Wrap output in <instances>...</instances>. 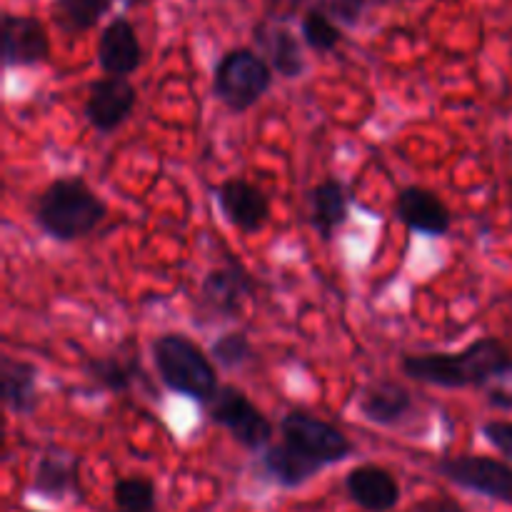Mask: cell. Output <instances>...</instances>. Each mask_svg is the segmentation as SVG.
Segmentation results:
<instances>
[{"label":"cell","mask_w":512,"mask_h":512,"mask_svg":"<svg viewBox=\"0 0 512 512\" xmlns=\"http://www.w3.org/2000/svg\"><path fill=\"white\" fill-rule=\"evenodd\" d=\"M370 0H318V8H323L335 23L345 28H355L363 20Z\"/></svg>","instance_id":"cell-26"},{"label":"cell","mask_w":512,"mask_h":512,"mask_svg":"<svg viewBox=\"0 0 512 512\" xmlns=\"http://www.w3.org/2000/svg\"><path fill=\"white\" fill-rule=\"evenodd\" d=\"M113 503L115 512H158L153 480L140 475L120 478L113 488Z\"/></svg>","instance_id":"cell-25"},{"label":"cell","mask_w":512,"mask_h":512,"mask_svg":"<svg viewBox=\"0 0 512 512\" xmlns=\"http://www.w3.org/2000/svg\"><path fill=\"white\" fill-rule=\"evenodd\" d=\"M50 35L35 15H3V65L5 68H33L48 63Z\"/></svg>","instance_id":"cell-10"},{"label":"cell","mask_w":512,"mask_h":512,"mask_svg":"<svg viewBox=\"0 0 512 512\" xmlns=\"http://www.w3.org/2000/svg\"><path fill=\"white\" fill-rule=\"evenodd\" d=\"M150 353H153L160 383L173 393L205 405L220 388L213 358L198 343H193L188 335H158L150 345Z\"/></svg>","instance_id":"cell-3"},{"label":"cell","mask_w":512,"mask_h":512,"mask_svg":"<svg viewBox=\"0 0 512 512\" xmlns=\"http://www.w3.org/2000/svg\"><path fill=\"white\" fill-rule=\"evenodd\" d=\"M350 500L365 512H390L400 500V485L390 470L380 465H358L345 475Z\"/></svg>","instance_id":"cell-15"},{"label":"cell","mask_w":512,"mask_h":512,"mask_svg":"<svg viewBox=\"0 0 512 512\" xmlns=\"http://www.w3.org/2000/svg\"><path fill=\"white\" fill-rule=\"evenodd\" d=\"M350 193L340 180L328 178L310 188L308 193V220L320 240H333V235L348 223Z\"/></svg>","instance_id":"cell-16"},{"label":"cell","mask_w":512,"mask_h":512,"mask_svg":"<svg viewBox=\"0 0 512 512\" xmlns=\"http://www.w3.org/2000/svg\"><path fill=\"white\" fill-rule=\"evenodd\" d=\"M210 358H213L215 365H220L223 370H243L248 368L250 363L258 360V353H255L253 343H250L248 335L243 330H230V333L220 335L213 345H210Z\"/></svg>","instance_id":"cell-24"},{"label":"cell","mask_w":512,"mask_h":512,"mask_svg":"<svg viewBox=\"0 0 512 512\" xmlns=\"http://www.w3.org/2000/svg\"><path fill=\"white\" fill-rule=\"evenodd\" d=\"M255 295V278L238 263H225L208 270V275L200 283V305L203 313L215 318L233 320L240 318L245 305Z\"/></svg>","instance_id":"cell-8"},{"label":"cell","mask_w":512,"mask_h":512,"mask_svg":"<svg viewBox=\"0 0 512 512\" xmlns=\"http://www.w3.org/2000/svg\"><path fill=\"white\" fill-rule=\"evenodd\" d=\"M483 393H485V400H488L495 410L512 413V370L508 375H503V378L493 380Z\"/></svg>","instance_id":"cell-28"},{"label":"cell","mask_w":512,"mask_h":512,"mask_svg":"<svg viewBox=\"0 0 512 512\" xmlns=\"http://www.w3.org/2000/svg\"><path fill=\"white\" fill-rule=\"evenodd\" d=\"M435 470L458 488L512 505V465L503 460L488 455H453L440 460Z\"/></svg>","instance_id":"cell-7"},{"label":"cell","mask_w":512,"mask_h":512,"mask_svg":"<svg viewBox=\"0 0 512 512\" xmlns=\"http://www.w3.org/2000/svg\"><path fill=\"white\" fill-rule=\"evenodd\" d=\"M143 63V48H140L138 33L125 15L110 20L98 38V68L105 75H120L128 78Z\"/></svg>","instance_id":"cell-13"},{"label":"cell","mask_w":512,"mask_h":512,"mask_svg":"<svg viewBox=\"0 0 512 512\" xmlns=\"http://www.w3.org/2000/svg\"><path fill=\"white\" fill-rule=\"evenodd\" d=\"M113 0H53V20L68 35H83L110 13Z\"/></svg>","instance_id":"cell-22"},{"label":"cell","mask_w":512,"mask_h":512,"mask_svg":"<svg viewBox=\"0 0 512 512\" xmlns=\"http://www.w3.org/2000/svg\"><path fill=\"white\" fill-rule=\"evenodd\" d=\"M480 433L500 455L512 460V423H508V420H490V423L483 425Z\"/></svg>","instance_id":"cell-27"},{"label":"cell","mask_w":512,"mask_h":512,"mask_svg":"<svg viewBox=\"0 0 512 512\" xmlns=\"http://www.w3.org/2000/svg\"><path fill=\"white\" fill-rule=\"evenodd\" d=\"M38 368L28 360L3 355L0 360V383H3V403L13 415H33L40 405Z\"/></svg>","instance_id":"cell-19"},{"label":"cell","mask_w":512,"mask_h":512,"mask_svg":"<svg viewBox=\"0 0 512 512\" xmlns=\"http://www.w3.org/2000/svg\"><path fill=\"white\" fill-rule=\"evenodd\" d=\"M108 215V205L80 175L58 178L38 195L33 218L48 238L60 243H75L88 238Z\"/></svg>","instance_id":"cell-2"},{"label":"cell","mask_w":512,"mask_h":512,"mask_svg":"<svg viewBox=\"0 0 512 512\" xmlns=\"http://www.w3.org/2000/svg\"><path fill=\"white\" fill-rule=\"evenodd\" d=\"M410 380L445 390H485L512 370V350L495 335L473 340L458 353L405 355L400 363Z\"/></svg>","instance_id":"cell-1"},{"label":"cell","mask_w":512,"mask_h":512,"mask_svg":"<svg viewBox=\"0 0 512 512\" xmlns=\"http://www.w3.org/2000/svg\"><path fill=\"white\" fill-rule=\"evenodd\" d=\"M418 512H468L453 498H430L420 505Z\"/></svg>","instance_id":"cell-29"},{"label":"cell","mask_w":512,"mask_h":512,"mask_svg":"<svg viewBox=\"0 0 512 512\" xmlns=\"http://www.w3.org/2000/svg\"><path fill=\"white\" fill-rule=\"evenodd\" d=\"M273 73L268 60L253 48H233L215 65L213 95L233 113H245L268 93Z\"/></svg>","instance_id":"cell-4"},{"label":"cell","mask_w":512,"mask_h":512,"mask_svg":"<svg viewBox=\"0 0 512 512\" xmlns=\"http://www.w3.org/2000/svg\"><path fill=\"white\" fill-rule=\"evenodd\" d=\"M135 105H138L135 85L128 78H120V75H105V78L90 83L83 115L95 133L108 135L130 118Z\"/></svg>","instance_id":"cell-9"},{"label":"cell","mask_w":512,"mask_h":512,"mask_svg":"<svg viewBox=\"0 0 512 512\" xmlns=\"http://www.w3.org/2000/svg\"><path fill=\"white\" fill-rule=\"evenodd\" d=\"M300 35H303L305 45L320 55L333 53L343 43V30H340V25L323 8H310L303 15V20H300Z\"/></svg>","instance_id":"cell-23"},{"label":"cell","mask_w":512,"mask_h":512,"mask_svg":"<svg viewBox=\"0 0 512 512\" xmlns=\"http://www.w3.org/2000/svg\"><path fill=\"white\" fill-rule=\"evenodd\" d=\"M255 43L260 45L265 60L280 78L295 80L308 70L298 35H293V30H288L285 25H258Z\"/></svg>","instance_id":"cell-18"},{"label":"cell","mask_w":512,"mask_h":512,"mask_svg":"<svg viewBox=\"0 0 512 512\" xmlns=\"http://www.w3.org/2000/svg\"><path fill=\"white\" fill-rule=\"evenodd\" d=\"M358 410L368 423L395 428L413 413L415 398L398 380H375L360 393Z\"/></svg>","instance_id":"cell-14"},{"label":"cell","mask_w":512,"mask_h":512,"mask_svg":"<svg viewBox=\"0 0 512 512\" xmlns=\"http://www.w3.org/2000/svg\"><path fill=\"white\" fill-rule=\"evenodd\" d=\"M210 423L228 430L248 450H265L273 440V423L268 415L235 385H220L213 398L205 403Z\"/></svg>","instance_id":"cell-5"},{"label":"cell","mask_w":512,"mask_h":512,"mask_svg":"<svg viewBox=\"0 0 512 512\" xmlns=\"http://www.w3.org/2000/svg\"><path fill=\"white\" fill-rule=\"evenodd\" d=\"M83 373L93 380L98 388L108 390V393L125 395L133 390L138 380H143V365H140L138 353L135 350L118 348L108 355H93L85 358Z\"/></svg>","instance_id":"cell-17"},{"label":"cell","mask_w":512,"mask_h":512,"mask_svg":"<svg viewBox=\"0 0 512 512\" xmlns=\"http://www.w3.org/2000/svg\"><path fill=\"white\" fill-rule=\"evenodd\" d=\"M280 433H283L285 443L298 448L308 458L318 460L325 468L343 463L355 453V445L350 443L343 430L335 428L328 420L305 413V410H290L280 420Z\"/></svg>","instance_id":"cell-6"},{"label":"cell","mask_w":512,"mask_h":512,"mask_svg":"<svg viewBox=\"0 0 512 512\" xmlns=\"http://www.w3.org/2000/svg\"><path fill=\"white\" fill-rule=\"evenodd\" d=\"M263 468L283 488H300L308 480H313L325 465L308 458V455L300 453L298 448H293V445L283 440V443L268 445L263 450Z\"/></svg>","instance_id":"cell-21"},{"label":"cell","mask_w":512,"mask_h":512,"mask_svg":"<svg viewBox=\"0 0 512 512\" xmlns=\"http://www.w3.org/2000/svg\"><path fill=\"white\" fill-rule=\"evenodd\" d=\"M78 458L70 453H63L58 448L45 450L43 458L38 460L33 478V490L48 500H65L78 498L80 483H78Z\"/></svg>","instance_id":"cell-20"},{"label":"cell","mask_w":512,"mask_h":512,"mask_svg":"<svg viewBox=\"0 0 512 512\" xmlns=\"http://www.w3.org/2000/svg\"><path fill=\"white\" fill-rule=\"evenodd\" d=\"M218 205L223 210L225 220L233 225L238 233L255 235L268 225L270 220V200L258 185L243 178H230L218 185L215 190Z\"/></svg>","instance_id":"cell-11"},{"label":"cell","mask_w":512,"mask_h":512,"mask_svg":"<svg viewBox=\"0 0 512 512\" xmlns=\"http://www.w3.org/2000/svg\"><path fill=\"white\" fill-rule=\"evenodd\" d=\"M395 218L420 235L443 238L453 228V213L438 193L423 185H408L395 198Z\"/></svg>","instance_id":"cell-12"},{"label":"cell","mask_w":512,"mask_h":512,"mask_svg":"<svg viewBox=\"0 0 512 512\" xmlns=\"http://www.w3.org/2000/svg\"><path fill=\"white\" fill-rule=\"evenodd\" d=\"M138 3L140 0H120V5H123V8H135Z\"/></svg>","instance_id":"cell-30"}]
</instances>
